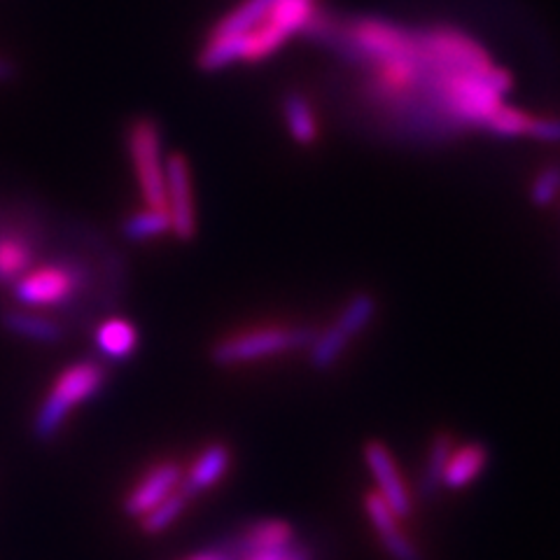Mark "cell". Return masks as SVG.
<instances>
[{"label":"cell","mask_w":560,"mask_h":560,"mask_svg":"<svg viewBox=\"0 0 560 560\" xmlns=\"http://www.w3.org/2000/svg\"><path fill=\"white\" fill-rule=\"evenodd\" d=\"M318 12V0H243L210 31L197 63L218 73L234 63H259L304 33Z\"/></svg>","instance_id":"6da1fadb"},{"label":"cell","mask_w":560,"mask_h":560,"mask_svg":"<svg viewBox=\"0 0 560 560\" xmlns=\"http://www.w3.org/2000/svg\"><path fill=\"white\" fill-rule=\"evenodd\" d=\"M105 381H108V372H105V366L96 360H82L66 366L57 376V381L51 383L38 413H35V436H38L40 442L55 440L68 416L73 413V409L84 405L86 399L96 397L103 390Z\"/></svg>","instance_id":"7a4b0ae2"},{"label":"cell","mask_w":560,"mask_h":560,"mask_svg":"<svg viewBox=\"0 0 560 560\" xmlns=\"http://www.w3.org/2000/svg\"><path fill=\"white\" fill-rule=\"evenodd\" d=\"M90 285V269L80 259L38 261L12 285V294L24 308H59Z\"/></svg>","instance_id":"3957f363"},{"label":"cell","mask_w":560,"mask_h":560,"mask_svg":"<svg viewBox=\"0 0 560 560\" xmlns=\"http://www.w3.org/2000/svg\"><path fill=\"white\" fill-rule=\"evenodd\" d=\"M315 331L318 329L306 325H269L248 329L218 341L210 348V360L218 366H236L292 353V350L308 348Z\"/></svg>","instance_id":"277c9868"},{"label":"cell","mask_w":560,"mask_h":560,"mask_svg":"<svg viewBox=\"0 0 560 560\" xmlns=\"http://www.w3.org/2000/svg\"><path fill=\"white\" fill-rule=\"evenodd\" d=\"M129 160L148 208H166V156L162 129L152 117H138L127 131Z\"/></svg>","instance_id":"5b68a950"},{"label":"cell","mask_w":560,"mask_h":560,"mask_svg":"<svg viewBox=\"0 0 560 560\" xmlns=\"http://www.w3.org/2000/svg\"><path fill=\"white\" fill-rule=\"evenodd\" d=\"M191 189V171L187 156L173 152L166 156V213L171 218V232L183 243L197 236V208Z\"/></svg>","instance_id":"8992f818"},{"label":"cell","mask_w":560,"mask_h":560,"mask_svg":"<svg viewBox=\"0 0 560 560\" xmlns=\"http://www.w3.org/2000/svg\"><path fill=\"white\" fill-rule=\"evenodd\" d=\"M185 467L178 460H162L145 469L125 498L127 516L143 518L156 504L173 495L183 486Z\"/></svg>","instance_id":"52a82bcc"},{"label":"cell","mask_w":560,"mask_h":560,"mask_svg":"<svg viewBox=\"0 0 560 560\" xmlns=\"http://www.w3.org/2000/svg\"><path fill=\"white\" fill-rule=\"evenodd\" d=\"M364 463H366V467H370L372 477L378 486L376 493L390 504V510L399 518L411 516L413 504H411L409 488L405 483V477L399 475V467L393 458V453L388 451V446L381 442L366 444L364 446Z\"/></svg>","instance_id":"ba28073f"},{"label":"cell","mask_w":560,"mask_h":560,"mask_svg":"<svg viewBox=\"0 0 560 560\" xmlns=\"http://www.w3.org/2000/svg\"><path fill=\"white\" fill-rule=\"evenodd\" d=\"M40 243L33 230L0 232V285H14L28 269L38 265Z\"/></svg>","instance_id":"9c48e42d"},{"label":"cell","mask_w":560,"mask_h":560,"mask_svg":"<svg viewBox=\"0 0 560 560\" xmlns=\"http://www.w3.org/2000/svg\"><path fill=\"white\" fill-rule=\"evenodd\" d=\"M232 467V451L226 444H208L189 467H185L183 488L191 498H199L206 490L215 488Z\"/></svg>","instance_id":"30bf717a"},{"label":"cell","mask_w":560,"mask_h":560,"mask_svg":"<svg viewBox=\"0 0 560 560\" xmlns=\"http://www.w3.org/2000/svg\"><path fill=\"white\" fill-rule=\"evenodd\" d=\"M0 325H3L10 335L33 341V343H59L66 335L63 325L51 318V315L35 311V308H24V306H14L0 313Z\"/></svg>","instance_id":"8fae6325"},{"label":"cell","mask_w":560,"mask_h":560,"mask_svg":"<svg viewBox=\"0 0 560 560\" xmlns=\"http://www.w3.org/2000/svg\"><path fill=\"white\" fill-rule=\"evenodd\" d=\"M294 541V530L288 521L280 518H265L245 525L243 533L232 539V547L241 558L253 556V553H265L273 549H283Z\"/></svg>","instance_id":"7c38bea8"},{"label":"cell","mask_w":560,"mask_h":560,"mask_svg":"<svg viewBox=\"0 0 560 560\" xmlns=\"http://www.w3.org/2000/svg\"><path fill=\"white\" fill-rule=\"evenodd\" d=\"M138 341V327L131 320L121 318V315H113V318L103 320L94 331L96 353L113 362L129 360L136 353Z\"/></svg>","instance_id":"4fadbf2b"},{"label":"cell","mask_w":560,"mask_h":560,"mask_svg":"<svg viewBox=\"0 0 560 560\" xmlns=\"http://www.w3.org/2000/svg\"><path fill=\"white\" fill-rule=\"evenodd\" d=\"M280 110H283L285 127H288L294 143L308 148L320 138L318 117H315L313 105L304 94L288 92L283 96V101H280Z\"/></svg>","instance_id":"5bb4252c"},{"label":"cell","mask_w":560,"mask_h":560,"mask_svg":"<svg viewBox=\"0 0 560 560\" xmlns=\"http://www.w3.org/2000/svg\"><path fill=\"white\" fill-rule=\"evenodd\" d=\"M486 465H488V448L483 444L471 442V444L453 448L446 465L444 488H451V490L467 488L481 475Z\"/></svg>","instance_id":"9a60e30c"},{"label":"cell","mask_w":560,"mask_h":560,"mask_svg":"<svg viewBox=\"0 0 560 560\" xmlns=\"http://www.w3.org/2000/svg\"><path fill=\"white\" fill-rule=\"evenodd\" d=\"M376 311H378L376 296L370 292H358L343 304V308L339 311L337 320L331 323V327H335L339 335H343L350 343H353L362 335V331L374 323Z\"/></svg>","instance_id":"2e32d148"},{"label":"cell","mask_w":560,"mask_h":560,"mask_svg":"<svg viewBox=\"0 0 560 560\" xmlns=\"http://www.w3.org/2000/svg\"><path fill=\"white\" fill-rule=\"evenodd\" d=\"M171 232V218L166 208H143L138 213H131L121 222V236L129 243H140L150 238H160Z\"/></svg>","instance_id":"e0dca14e"},{"label":"cell","mask_w":560,"mask_h":560,"mask_svg":"<svg viewBox=\"0 0 560 560\" xmlns=\"http://www.w3.org/2000/svg\"><path fill=\"white\" fill-rule=\"evenodd\" d=\"M191 500H195V498H191L187 490L180 486L173 495L162 500L143 518H138L140 521V530H143L145 535H160V533L168 530L171 525L185 514V510H187Z\"/></svg>","instance_id":"ac0fdd59"},{"label":"cell","mask_w":560,"mask_h":560,"mask_svg":"<svg viewBox=\"0 0 560 560\" xmlns=\"http://www.w3.org/2000/svg\"><path fill=\"white\" fill-rule=\"evenodd\" d=\"M455 444L453 436L448 434H436L432 444H430V453H428V463L423 469V493H434L436 488H444V475H446V465L453 453Z\"/></svg>","instance_id":"d6986e66"},{"label":"cell","mask_w":560,"mask_h":560,"mask_svg":"<svg viewBox=\"0 0 560 560\" xmlns=\"http://www.w3.org/2000/svg\"><path fill=\"white\" fill-rule=\"evenodd\" d=\"M560 197V166H547L530 187V199L535 206H551Z\"/></svg>","instance_id":"ffe728a7"},{"label":"cell","mask_w":560,"mask_h":560,"mask_svg":"<svg viewBox=\"0 0 560 560\" xmlns=\"http://www.w3.org/2000/svg\"><path fill=\"white\" fill-rule=\"evenodd\" d=\"M241 560H313V553L306 547H302L300 541H292V545H288L283 549L253 553V556H245Z\"/></svg>","instance_id":"44dd1931"},{"label":"cell","mask_w":560,"mask_h":560,"mask_svg":"<svg viewBox=\"0 0 560 560\" xmlns=\"http://www.w3.org/2000/svg\"><path fill=\"white\" fill-rule=\"evenodd\" d=\"M183 560H238L232 541H226V545H218V547H210V549H203V551H197L191 553Z\"/></svg>","instance_id":"7402d4cb"},{"label":"cell","mask_w":560,"mask_h":560,"mask_svg":"<svg viewBox=\"0 0 560 560\" xmlns=\"http://www.w3.org/2000/svg\"><path fill=\"white\" fill-rule=\"evenodd\" d=\"M14 75H16V66L10 59L0 57V82H10Z\"/></svg>","instance_id":"603a6c76"}]
</instances>
